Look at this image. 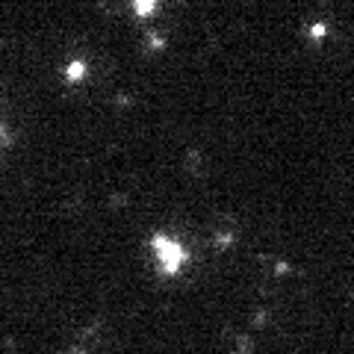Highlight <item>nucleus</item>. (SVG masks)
Segmentation results:
<instances>
[{"instance_id":"1","label":"nucleus","mask_w":354,"mask_h":354,"mask_svg":"<svg viewBox=\"0 0 354 354\" xmlns=\"http://www.w3.org/2000/svg\"><path fill=\"white\" fill-rule=\"evenodd\" d=\"M148 251H151V260L157 266V272L165 274V278H177L189 266V248L177 236L165 234V230H157L148 239Z\"/></svg>"},{"instance_id":"2","label":"nucleus","mask_w":354,"mask_h":354,"mask_svg":"<svg viewBox=\"0 0 354 354\" xmlns=\"http://www.w3.org/2000/svg\"><path fill=\"white\" fill-rule=\"evenodd\" d=\"M160 6H162V0H130V9H133V15L142 18V21H148L160 12Z\"/></svg>"}]
</instances>
